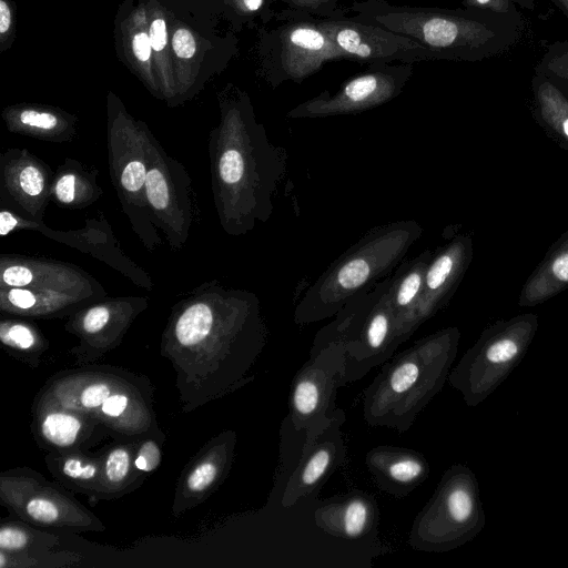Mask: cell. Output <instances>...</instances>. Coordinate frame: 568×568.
Returning a JSON list of instances; mask_svg holds the SVG:
<instances>
[{"label":"cell","instance_id":"1","mask_svg":"<svg viewBox=\"0 0 568 568\" xmlns=\"http://www.w3.org/2000/svg\"><path fill=\"white\" fill-rule=\"evenodd\" d=\"M348 10L356 19L408 37L448 61L478 62L500 55L518 43L525 29L518 9L499 13L355 0Z\"/></svg>","mask_w":568,"mask_h":568},{"label":"cell","instance_id":"2","mask_svg":"<svg viewBox=\"0 0 568 568\" xmlns=\"http://www.w3.org/2000/svg\"><path fill=\"white\" fill-rule=\"evenodd\" d=\"M415 220H399L366 232L307 288L294 317L308 324L336 315L349 301L385 278L422 236Z\"/></svg>","mask_w":568,"mask_h":568},{"label":"cell","instance_id":"3","mask_svg":"<svg viewBox=\"0 0 568 568\" xmlns=\"http://www.w3.org/2000/svg\"><path fill=\"white\" fill-rule=\"evenodd\" d=\"M123 372L79 371L51 382L42 404L88 415L126 435L146 433L154 423L150 388Z\"/></svg>","mask_w":568,"mask_h":568},{"label":"cell","instance_id":"4","mask_svg":"<svg viewBox=\"0 0 568 568\" xmlns=\"http://www.w3.org/2000/svg\"><path fill=\"white\" fill-rule=\"evenodd\" d=\"M261 39L262 67L273 87L302 82L326 62L345 60L317 19L282 8L275 11Z\"/></svg>","mask_w":568,"mask_h":568},{"label":"cell","instance_id":"5","mask_svg":"<svg viewBox=\"0 0 568 568\" xmlns=\"http://www.w3.org/2000/svg\"><path fill=\"white\" fill-rule=\"evenodd\" d=\"M413 64L371 63L368 68L345 81L331 93L322 91L291 109L288 119H320L355 114L395 99L413 74Z\"/></svg>","mask_w":568,"mask_h":568},{"label":"cell","instance_id":"6","mask_svg":"<svg viewBox=\"0 0 568 568\" xmlns=\"http://www.w3.org/2000/svg\"><path fill=\"white\" fill-rule=\"evenodd\" d=\"M322 30L343 53L345 60L366 63H408L439 60L422 43L381 26L346 14L317 19Z\"/></svg>","mask_w":568,"mask_h":568},{"label":"cell","instance_id":"7","mask_svg":"<svg viewBox=\"0 0 568 568\" xmlns=\"http://www.w3.org/2000/svg\"><path fill=\"white\" fill-rule=\"evenodd\" d=\"M471 256L473 241L469 235H458L433 252L416 311V328L446 305L459 285Z\"/></svg>","mask_w":568,"mask_h":568},{"label":"cell","instance_id":"8","mask_svg":"<svg viewBox=\"0 0 568 568\" xmlns=\"http://www.w3.org/2000/svg\"><path fill=\"white\" fill-rule=\"evenodd\" d=\"M433 252L425 250L412 260L403 261L390 276L388 296L403 339L415 329L416 311Z\"/></svg>","mask_w":568,"mask_h":568},{"label":"cell","instance_id":"9","mask_svg":"<svg viewBox=\"0 0 568 568\" xmlns=\"http://www.w3.org/2000/svg\"><path fill=\"white\" fill-rule=\"evenodd\" d=\"M37 423L45 445L65 452L83 444L100 422L61 406L39 403Z\"/></svg>","mask_w":568,"mask_h":568},{"label":"cell","instance_id":"10","mask_svg":"<svg viewBox=\"0 0 568 568\" xmlns=\"http://www.w3.org/2000/svg\"><path fill=\"white\" fill-rule=\"evenodd\" d=\"M568 288V232L547 252L524 284L519 305L541 303Z\"/></svg>","mask_w":568,"mask_h":568},{"label":"cell","instance_id":"11","mask_svg":"<svg viewBox=\"0 0 568 568\" xmlns=\"http://www.w3.org/2000/svg\"><path fill=\"white\" fill-rule=\"evenodd\" d=\"M535 114L551 133L568 143V97L557 82L535 72L531 80Z\"/></svg>","mask_w":568,"mask_h":568},{"label":"cell","instance_id":"12","mask_svg":"<svg viewBox=\"0 0 568 568\" xmlns=\"http://www.w3.org/2000/svg\"><path fill=\"white\" fill-rule=\"evenodd\" d=\"M48 463L51 473L61 479H65L80 488H104L102 467L103 463L97 459H89L78 454H63L59 456H48Z\"/></svg>","mask_w":568,"mask_h":568},{"label":"cell","instance_id":"13","mask_svg":"<svg viewBox=\"0 0 568 568\" xmlns=\"http://www.w3.org/2000/svg\"><path fill=\"white\" fill-rule=\"evenodd\" d=\"M402 359L392 369L386 385L389 396H395L396 399L413 394V389L420 383L423 377V368L416 361L417 345L409 352V355Z\"/></svg>","mask_w":568,"mask_h":568},{"label":"cell","instance_id":"14","mask_svg":"<svg viewBox=\"0 0 568 568\" xmlns=\"http://www.w3.org/2000/svg\"><path fill=\"white\" fill-rule=\"evenodd\" d=\"M222 464L216 456L205 455L187 473L182 485L183 495L190 498L203 497L220 478Z\"/></svg>","mask_w":568,"mask_h":568},{"label":"cell","instance_id":"15","mask_svg":"<svg viewBox=\"0 0 568 568\" xmlns=\"http://www.w3.org/2000/svg\"><path fill=\"white\" fill-rule=\"evenodd\" d=\"M535 72L555 82L568 83V40L549 43L536 65Z\"/></svg>","mask_w":568,"mask_h":568},{"label":"cell","instance_id":"16","mask_svg":"<svg viewBox=\"0 0 568 568\" xmlns=\"http://www.w3.org/2000/svg\"><path fill=\"white\" fill-rule=\"evenodd\" d=\"M131 452L125 446L114 447L103 460L102 475L104 488L124 487L131 471Z\"/></svg>","mask_w":568,"mask_h":568},{"label":"cell","instance_id":"17","mask_svg":"<svg viewBox=\"0 0 568 568\" xmlns=\"http://www.w3.org/2000/svg\"><path fill=\"white\" fill-rule=\"evenodd\" d=\"M26 517L40 525H54L60 523L62 508L53 497L39 495L29 498L24 504Z\"/></svg>","mask_w":568,"mask_h":568},{"label":"cell","instance_id":"18","mask_svg":"<svg viewBox=\"0 0 568 568\" xmlns=\"http://www.w3.org/2000/svg\"><path fill=\"white\" fill-rule=\"evenodd\" d=\"M339 0H273L286 9L305 13L315 19H328L345 14L338 6Z\"/></svg>","mask_w":568,"mask_h":568},{"label":"cell","instance_id":"19","mask_svg":"<svg viewBox=\"0 0 568 568\" xmlns=\"http://www.w3.org/2000/svg\"><path fill=\"white\" fill-rule=\"evenodd\" d=\"M321 390L315 379L304 377L293 390V408L298 417H311L320 406Z\"/></svg>","mask_w":568,"mask_h":568},{"label":"cell","instance_id":"20","mask_svg":"<svg viewBox=\"0 0 568 568\" xmlns=\"http://www.w3.org/2000/svg\"><path fill=\"white\" fill-rule=\"evenodd\" d=\"M424 466L413 456H402L393 460L387 468L388 477L397 484H412L420 478Z\"/></svg>","mask_w":568,"mask_h":568},{"label":"cell","instance_id":"21","mask_svg":"<svg viewBox=\"0 0 568 568\" xmlns=\"http://www.w3.org/2000/svg\"><path fill=\"white\" fill-rule=\"evenodd\" d=\"M368 518L367 505L361 499L348 503L343 515V528L349 537H357L363 532Z\"/></svg>","mask_w":568,"mask_h":568},{"label":"cell","instance_id":"22","mask_svg":"<svg viewBox=\"0 0 568 568\" xmlns=\"http://www.w3.org/2000/svg\"><path fill=\"white\" fill-rule=\"evenodd\" d=\"M446 506L453 520L457 523H465L473 513V498L468 490L458 487L448 494Z\"/></svg>","mask_w":568,"mask_h":568},{"label":"cell","instance_id":"23","mask_svg":"<svg viewBox=\"0 0 568 568\" xmlns=\"http://www.w3.org/2000/svg\"><path fill=\"white\" fill-rule=\"evenodd\" d=\"M1 341L3 344L19 351H30L37 344L33 332L22 324H13L8 327L2 326Z\"/></svg>","mask_w":568,"mask_h":568},{"label":"cell","instance_id":"24","mask_svg":"<svg viewBox=\"0 0 568 568\" xmlns=\"http://www.w3.org/2000/svg\"><path fill=\"white\" fill-rule=\"evenodd\" d=\"M462 4L465 8L505 13L516 10L517 7L532 11L536 8V0H463Z\"/></svg>","mask_w":568,"mask_h":568},{"label":"cell","instance_id":"25","mask_svg":"<svg viewBox=\"0 0 568 568\" xmlns=\"http://www.w3.org/2000/svg\"><path fill=\"white\" fill-rule=\"evenodd\" d=\"M145 190L149 202L158 210L168 205L169 192L166 181L158 169L148 172L145 179Z\"/></svg>","mask_w":568,"mask_h":568},{"label":"cell","instance_id":"26","mask_svg":"<svg viewBox=\"0 0 568 568\" xmlns=\"http://www.w3.org/2000/svg\"><path fill=\"white\" fill-rule=\"evenodd\" d=\"M28 530L14 525H3L0 529V548L4 552L24 550L30 544Z\"/></svg>","mask_w":568,"mask_h":568},{"label":"cell","instance_id":"27","mask_svg":"<svg viewBox=\"0 0 568 568\" xmlns=\"http://www.w3.org/2000/svg\"><path fill=\"white\" fill-rule=\"evenodd\" d=\"M161 449L154 439L141 443L134 457V466L142 473H151L161 464Z\"/></svg>","mask_w":568,"mask_h":568},{"label":"cell","instance_id":"28","mask_svg":"<svg viewBox=\"0 0 568 568\" xmlns=\"http://www.w3.org/2000/svg\"><path fill=\"white\" fill-rule=\"evenodd\" d=\"M331 463V454L326 449H320L308 459L303 469L301 479L305 486L316 484L325 474Z\"/></svg>","mask_w":568,"mask_h":568},{"label":"cell","instance_id":"29","mask_svg":"<svg viewBox=\"0 0 568 568\" xmlns=\"http://www.w3.org/2000/svg\"><path fill=\"white\" fill-rule=\"evenodd\" d=\"M148 172L144 165L140 161L130 162L123 170L121 175V182L124 189L134 192L145 184Z\"/></svg>","mask_w":568,"mask_h":568},{"label":"cell","instance_id":"30","mask_svg":"<svg viewBox=\"0 0 568 568\" xmlns=\"http://www.w3.org/2000/svg\"><path fill=\"white\" fill-rule=\"evenodd\" d=\"M20 186L24 193L36 196L43 190V178L40 171L32 165L26 166L19 176Z\"/></svg>","mask_w":568,"mask_h":568},{"label":"cell","instance_id":"31","mask_svg":"<svg viewBox=\"0 0 568 568\" xmlns=\"http://www.w3.org/2000/svg\"><path fill=\"white\" fill-rule=\"evenodd\" d=\"M172 47L176 55L183 59L193 57L196 50L195 40L186 29L175 31L172 39Z\"/></svg>","mask_w":568,"mask_h":568},{"label":"cell","instance_id":"32","mask_svg":"<svg viewBox=\"0 0 568 568\" xmlns=\"http://www.w3.org/2000/svg\"><path fill=\"white\" fill-rule=\"evenodd\" d=\"M109 311L104 306H97L85 314L83 318V328L89 334L100 332L109 322Z\"/></svg>","mask_w":568,"mask_h":568},{"label":"cell","instance_id":"33","mask_svg":"<svg viewBox=\"0 0 568 568\" xmlns=\"http://www.w3.org/2000/svg\"><path fill=\"white\" fill-rule=\"evenodd\" d=\"M23 124L41 129H52L57 124V119L50 113H40L32 110L23 111L20 115Z\"/></svg>","mask_w":568,"mask_h":568},{"label":"cell","instance_id":"34","mask_svg":"<svg viewBox=\"0 0 568 568\" xmlns=\"http://www.w3.org/2000/svg\"><path fill=\"white\" fill-rule=\"evenodd\" d=\"M2 280L11 286H26L32 281V273L23 266H10L4 270Z\"/></svg>","mask_w":568,"mask_h":568},{"label":"cell","instance_id":"35","mask_svg":"<svg viewBox=\"0 0 568 568\" xmlns=\"http://www.w3.org/2000/svg\"><path fill=\"white\" fill-rule=\"evenodd\" d=\"M75 176L73 174L63 175L57 183L55 193L63 203H70L74 199Z\"/></svg>","mask_w":568,"mask_h":568},{"label":"cell","instance_id":"36","mask_svg":"<svg viewBox=\"0 0 568 568\" xmlns=\"http://www.w3.org/2000/svg\"><path fill=\"white\" fill-rule=\"evenodd\" d=\"M150 40L152 49L161 51L166 44V27L162 19H156L150 28Z\"/></svg>","mask_w":568,"mask_h":568},{"label":"cell","instance_id":"37","mask_svg":"<svg viewBox=\"0 0 568 568\" xmlns=\"http://www.w3.org/2000/svg\"><path fill=\"white\" fill-rule=\"evenodd\" d=\"M9 301L17 307L27 310L36 304L34 295L27 290L12 288L8 293Z\"/></svg>","mask_w":568,"mask_h":568},{"label":"cell","instance_id":"38","mask_svg":"<svg viewBox=\"0 0 568 568\" xmlns=\"http://www.w3.org/2000/svg\"><path fill=\"white\" fill-rule=\"evenodd\" d=\"M132 44H133V52L140 61L149 60L152 45H151L150 37L146 33H144V32L138 33L133 38Z\"/></svg>","mask_w":568,"mask_h":568},{"label":"cell","instance_id":"39","mask_svg":"<svg viewBox=\"0 0 568 568\" xmlns=\"http://www.w3.org/2000/svg\"><path fill=\"white\" fill-rule=\"evenodd\" d=\"M18 224V221L12 216L11 213L7 211H2L0 214V234L7 235L11 232L14 226Z\"/></svg>","mask_w":568,"mask_h":568},{"label":"cell","instance_id":"40","mask_svg":"<svg viewBox=\"0 0 568 568\" xmlns=\"http://www.w3.org/2000/svg\"><path fill=\"white\" fill-rule=\"evenodd\" d=\"M10 10L8 4L0 0V32L4 33L9 30L10 27Z\"/></svg>","mask_w":568,"mask_h":568},{"label":"cell","instance_id":"41","mask_svg":"<svg viewBox=\"0 0 568 568\" xmlns=\"http://www.w3.org/2000/svg\"><path fill=\"white\" fill-rule=\"evenodd\" d=\"M556 6L564 12L568 18V0H552Z\"/></svg>","mask_w":568,"mask_h":568}]
</instances>
